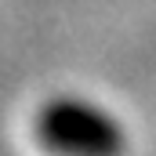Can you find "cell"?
I'll list each match as a JSON object with an SVG mask.
<instances>
[{"mask_svg":"<svg viewBox=\"0 0 156 156\" xmlns=\"http://www.w3.org/2000/svg\"><path fill=\"white\" fill-rule=\"evenodd\" d=\"M37 142L51 156H123V127L83 98H55L33 120Z\"/></svg>","mask_w":156,"mask_h":156,"instance_id":"cell-1","label":"cell"}]
</instances>
